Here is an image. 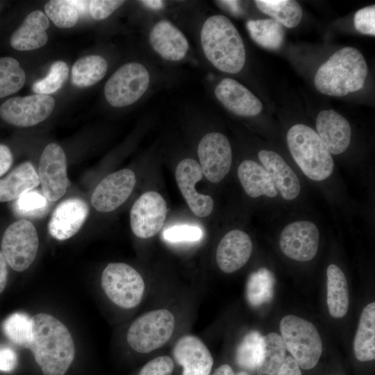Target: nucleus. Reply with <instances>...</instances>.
I'll list each match as a JSON object with an SVG mask.
<instances>
[{"label": "nucleus", "instance_id": "nucleus-1", "mask_svg": "<svg viewBox=\"0 0 375 375\" xmlns=\"http://www.w3.org/2000/svg\"><path fill=\"white\" fill-rule=\"evenodd\" d=\"M29 349L43 375H65L75 356L73 338L60 320L47 313L31 318Z\"/></svg>", "mask_w": 375, "mask_h": 375}, {"label": "nucleus", "instance_id": "nucleus-2", "mask_svg": "<svg viewBox=\"0 0 375 375\" xmlns=\"http://www.w3.org/2000/svg\"><path fill=\"white\" fill-rule=\"evenodd\" d=\"M200 38L205 56L217 69L229 74L241 71L246 60L244 44L229 19L221 15L208 17Z\"/></svg>", "mask_w": 375, "mask_h": 375}, {"label": "nucleus", "instance_id": "nucleus-3", "mask_svg": "<svg viewBox=\"0 0 375 375\" xmlns=\"http://www.w3.org/2000/svg\"><path fill=\"white\" fill-rule=\"evenodd\" d=\"M367 72V65L361 52L346 47L334 53L319 67L315 76V86L324 94L345 96L363 87Z\"/></svg>", "mask_w": 375, "mask_h": 375}, {"label": "nucleus", "instance_id": "nucleus-4", "mask_svg": "<svg viewBox=\"0 0 375 375\" xmlns=\"http://www.w3.org/2000/svg\"><path fill=\"white\" fill-rule=\"evenodd\" d=\"M287 143L293 159L310 179L321 181L331 175L333 159L314 129L303 124L293 125L287 133Z\"/></svg>", "mask_w": 375, "mask_h": 375}, {"label": "nucleus", "instance_id": "nucleus-5", "mask_svg": "<svg viewBox=\"0 0 375 375\" xmlns=\"http://www.w3.org/2000/svg\"><path fill=\"white\" fill-rule=\"evenodd\" d=\"M280 331L285 349L299 367H315L322 352V340L316 327L306 319L289 315L281 319Z\"/></svg>", "mask_w": 375, "mask_h": 375}, {"label": "nucleus", "instance_id": "nucleus-6", "mask_svg": "<svg viewBox=\"0 0 375 375\" xmlns=\"http://www.w3.org/2000/svg\"><path fill=\"white\" fill-rule=\"evenodd\" d=\"M175 328V318L167 309H158L138 317L129 327L126 340L135 351L147 353L164 345Z\"/></svg>", "mask_w": 375, "mask_h": 375}, {"label": "nucleus", "instance_id": "nucleus-7", "mask_svg": "<svg viewBox=\"0 0 375 375\" xmlns=\"http://www.w3.org/2000/svg\"><path fill=\"white\" fill-rule=\"evenodd\" d=\"M101 286L115 304L127 309L140 304L145 290L139 272L123 262H112L106 267L101 274Z\"/></svg>", "mask_w": 375, "mask_h": 375}, {"label": "nucleus", "instance_id": "nucleus-8", "mask_svg": "<svg viewBox=\"0 0 375 375\" xmlns=\"http://www.w3.org/2000/svg\"><path fill=\"white\" fill-rule=\"evenodd\" d=\"M150 83L147 69L139 62H128L119 67L104 86V95L112 106L121 108L137 101Z\"/></svg>", "mask_w": 375, "mask_h": 375}, {"label": "nucleus", "instance_id": "nucleus-9", "mask_svg": "<svg viewBox=\"0 0 375 375\" xmlns=\"http://www.w3.org/2000/svg\"><path fill=\"white\" fill-rule=\"evenodd\" d=\"M38 247L37 230L28 220L23 219L13 222L3 235L1 252L8 265L15 271L24 272L31 266Z\"/></svg>", "mask_w": 375, "mask_h": 375}, {"label": "nucleus", "instance_id": "nucleus-10", "mask_svg": "<svg viewBox=\"0 0 375 375\" xmlns=\"http://www.w3.org/2000/svg\"><path fill=\"white\" fill-rule=\"evenodd\" d=\"M55 106L54 99L48 94H34L15 97L0 106V117L8 124L19 127L36 125L46 119Z\"/></svg>", "mask_w": 375, "mask_h": 375}, {"label": "nucleus", "instance_id": "nucleus-11", "mask_svg": "<svg viewBox=\"0 0 375 375\" xmlns=\"http://www.w3.org/2000/svg\"><path fill=\"white\" fill-rule=\"evenodd\" d=\"M38 174L42 193L47 201H56L65 194L69 183L65 153L60 145L50 143L44 148Z\"/></svg>", "mask_w": 375, "mask_h": 375}, {"label": "nucleus", "instance_id": "nucleus-12", "mask_svg": "<svg viewBox=\"0 0 375 375\" xmlns=\"http://www.w3.org/2000/svg\"><path fill=\"white\" fill-rule=\"evenodd\" d=\"M197 151L205 177L212 183L223 180L232 162L231 147L226 136L218 132L206 134L200 140Z\"/></svg>", "mask_w": 375, "mask_h": 375}, {"label": "nucleus", "instance_id": "nucleus-13", "mask_svg": "<svg viewBox=\"0 0 375 375\" xmlns=\"http://www.w3.org/2000/svg\"><path fill=\"white\" fill-rule=\"evenodd\" d=\"M167 208L164 198L158 192L142 194L133 205L130 212L131 228L140 238H149L163 226Z\"/></svg>", "mask_w": 375, "mask_h": 375}, {"label": "nucleus", "instance_id": "nucleus-14", "mask_svg": "<svg viewBox=\"0 0 375 375\" xmlns=\"http://www.w3.org/2000/svg\"><path fill=\"white\" fill-rule=\"evenodd\" d=\"M319 231L317 225L308 220H299L288 224L281 231L279 246L289 258L307 262L317 254Z\"/></svg>", "mask_w": 375, "mask_h": 375}, {"label": "nucleus", "instance_id": "nucleus-15", "mask_svg": "<svg viewBox=\"0 0 375 375\" xmlns=\"http://www.w3.org/2000/svg\"><path fill=\"white\" fill-rule=\"evenodd\" d=\"M136 178L129 169H122L105 177L95 188L91 197L92 206L99 212H111L131 195Z\"/></svg>", "mask_w": 375, "mask_h": 375}, {"label": "nucleus", "instance_id": "nucleus-16", "mask_svg": "<svg viewBox=\"0 0 375 375\" xmlns=\"http://www.w3.org/2000/svg\"><path fill=\"white\" fill-rule=\"evenodd\" d=\"M175 176L178 188L192 212L200 217L210 215L214 207L212 199L199 194L195 189V184L203 176L198 162L192 158L182 160L176 166Z\"/></svg>", "mask_w": 375, "mask_h": 375}, {"label": "nucleus", "instance_id": "nucleus-17", "mask_svg": "<svg viewBox=\"0 0 375 375\" xmlns=\"http://www.w3.org/2000/svg\"><path fill=\"white\" fill-rule=\"evenodd\" d=\"M89 215L86 202L79 198L67 199L59 203L51 216L48 229L51 235L65 240L81 228Z\"/></svg>", "mask_w": 375, "mask_h": 375}, {"label": "nucleus", "instance_id": "nucleus-18", "mask_svg": "<svg viewBox=\"0 0 375 375\" xmlns=\"http://www.w3.org/2000/svg\"><path fill=\"white\" fill-rule=\"evenodd\" d=\"M175 360L183 367L182 375H209L212 356L203 341L192 335L180 338L173 349Z\"/></svg>", "mask_w": 375, "mask_h": 375}, {"label": "nucleus", "instance_id": "nucleus-19", "mask_svg": "<svg viewBox=\"0 0 375 375\" xmlns=\"http://www.w3.org/2000/svg\"><path fill=\"white\" fill-rule=\"evenodd\" d=\"M253 249L249 235L235 229L228 232L219 242L216 251V261L224 273L236 272L249 260Z\"/></svg>", "mask_w": 375, "mask_h": 375}, {"label": "nucleus", "instance_id": "nucleus-20", "mask_svg": "<svg viewBox=\"0 0 375 375\" xmlns=\"http://www.w3.org/2000/svg\"><path fill=\"white\" fill-rule=\"evenodd\" d=\"M215 94L226 109L239 116H256L262 109L261 101L233 78L222 79L215 88Z\"/></svg>", "mask_w": 375, "mask_h": 375}, {"label": "nucleus", "instance_id": "nucleus-21", "mask_svg": "<svg viewBox=\"0 0 375 375\" xmlns=\"http://www.w3.org/2000/svg\"><path fill=\"white\" fill-rule=\"evenodd\" d=\"M317 133L330 153L344 152L351 142V129L347 119L336 111L324 110L316 119Z\"/></svg>", "mask_w": 375, "mask_h": 375}, {"label": "nucleus", "instance_id": "nucleus-22", "mask_svg": "<svg viewBox=\"0 0 375 375\" xmlns=\"http://www.w3.org/2000/svg\"><path fill=\"white\" fill-rule=\"evenodd\" d=\"M149 41L153 50L169 61L182 60L189 49L188 41L184 34L166 19L154 24L149 34Z\"/></svg>", "mask_w": 375, "mask_h": 375}, {"label": "nucleus", "instance_id": "nucleus-23", "mask_svg": "<svg viewBox=\"0 0 375 375\" xmlns=\"http://www.w3.org/2000/svg\"><path fill=\"white\" fill-rule=\"evenodd\" d=\"M258 156L281 197L287 201L296 199L301 190L300 182L285 160L273 151L263 149Z\"/></svg>", "mask_w": 375, "mask_h": 375}, {"label": "nucleus", "instance_id": "nucleus-24", "mask_svg": "<svg viewBox=\"0 0 375 375\" xmlns=\"http://www.w3.org/2000/svg\"><path fill=\"white\" fill-rule=\"evenodd\" d=\"M49 22L47 15L37 10L29 13L10 39L12 47L18 51H30L45 45Z\"/></svg>", "mask_w": 375, "mask_h": 375}, {"label": "nucleus", "instance_id": "nucleus-25", "mask_svg": "<svg viewBox=\"0 0 375 375\" xmlns=\"http://www.w3.org/2000/svg\"><path fill=\"white\" fill-rule=\"evenodd\" d=\"M39 185V176L33 165L24 162L0 179V202L17 199Z\"/></svg>", "mask_w": 375, "mask_h": 375}, {"label": "nucleus", "instance_id": "nucleus-26", "mask_svg": "<svg viewBox=\"0 0 375 375\" xmlns=\"http://www.w3.org/2000/svg\"><path fill=\"white\" fill-rule=\"evenodd\" d=\"M238 176L246 193L252 198L277 195V190L269 174L263 166L253 160H243L238 168Z\"/></svg>", "mask_w": 375, "mask_h": 375}, {"label": "nucleus", "instance_id": "nucleus-27", "mask_svg": "<svg viewBox=\"0 0 375 375\" xmlns=\"http://www.w3.org/2000/svg\"><path fill=\"white\" fill-rule=\"evenodd\" d=\"M327 306L330 315L342 318L349 309V297L346 276L336 265L327 267Z\"/></svg>", "mask_w": 375, "mask_h": 375}, {"label": "nucleus", "instance_id": "nucleus-28", "mask_svg": "<svg viewBox=\"0 0 375 375\" xmlns=\"http://www.w3.org/2000/svg\"><path fill=\"white\" fill-rule=\"evenodd\" d=\"M356 358L369 361L375 358V303L367 304L362 310L353 341Z\"/></svg>", "mask_w": 375, "mask_h": 375}, {"label": "nucleus", "instance_id": "nucleus-29", "mask_svg": "<svg viewBox=\"0 0 375 375\" xmlns=\"http://www.w3.org/2000/svg\"><path fill=\"white\" fill-rule=\"evenodd\" d=\"M108 63L99 55H89L76 61L72 68V83L79 88L92 86L101 81L106 74Z\"/></svg>", "mask_w": 375, "mask_h": 375}, {"label": "nucleus", "instance_id": "nucleus-30", "mask_svg": "<svg viewBox=\"0 0 375 375\" xmlns=\"http://www.w3.org/2000/svg\"><path fill=\"white\" fill-rule=\"evenodd\" d=\"M286 349L281 335L269 333L262 336V350L256 367L258 375H277L285 359Z\"/></svg>", "mask_w": 375, "mask_h": 375}, {"label": "nucleus", "instance_id": "nucleus-31", "mask_svg": "<svg viewBox=\"0 0 375 375\" xmlns=\"http://www.w3.org/2000/svg\"><path fill=\"white\" fill-rule=\"evenodd\" d=\"M257 8L281 26L296 27L302 18V9L294 0H256Z\"/></svg>", "mask_w": 375, "mask_h": 375}, {"label": "nucleus", "instance_id": "nucleus-32", "mask_svg": "<svg viewBox=\"0 0 375 375\" xmlns=\"http://www.w3.org/2000/svg\"><path fill=\"white\" fill-rule=\"evenodd\" d=\"M247 28L251 39L262 48L277 50L283 43V26L273 19L248 20Z\"/></svg>", "mask_w": 375, "mask_h": 375}, {"label": "nucleus", "instance_id": "nucleus-33", "mask_svg": "<svg viewBox=\"0 0 375 375\" xmlns=\"http://www.w3.org/2000/svg\"><path fill=\"white\" fill-rule=\"evenodd\" d=\"M274 281L264 268L252 273L247 281L246 297L249 304L258 307L269 302L273 297Z\"/></svg>", "mask_w": 375, "mask_h": 375}, {"label": "nucleus", "instance_id": "nucleus-34", "mask_svg": "<svg viewBox=\"0 0 375 375\" xmlns=\"http://www.w3.org/2000/svg\"><path fill=\"white\" fill-rule=\"evenodd\" d=\"M2 329L14 344L29 349L32 339L31 318L24 312H16L3 322Z\"/></svg>", "mask_w": 375, "mask_h": 375}, {"label": "nucleus", "instance_id": "nucleus-35", "mask_svg": "<svg viewBox=\"0 0 375 375\" xmlns=\"http://www.w3.org/2000/svg\"><path fill=\"white\" fill-rule=\"evenodd\" d=\"M26 74L19 62L11 57L0 58V98L11 95L24 85Z\"/></svg>", "mask_w": 375, "mask_h": 375}, {"label": "nucleus", "instance_id": "nucleus-36", "mask_svg": "<svg viewBox=\"0 0 375 375\" xmlns=\"http://www.w3.org/2000/svg\"><path fill=\"white\" fill-rule=\"evenodd\" d=\"M262 350V335L256 331L248 333L238 345L236 353V363L240 367L255 369L260 361Z\"/></svg>", "mask_w": 375, "mask_h": 375}, {"label": "nucleus", "instance_id": "nucleus-37", "mask_svg": "<svg viewBox=\"0 0 375 375\" xmlns=\"http://www.w3.org/2000/svg\"><path fill=\"white\" fill-rule=\"evenodd\" d=\"M44 11L47 17L59 28L73 27L78 20L79 14L74 1H49L44 5Z\"/></svg>", "mask_w": 375, "mask_h": 375}, {"label": "nucleus", "instance_id": "nucleus-38", "mask_svg": "<svg viewBox=\"0 0 375 375\" xmlns=\"http://www.w3.org/2000/svg\"><path fill=\"white\" fill-rule=\"evenodd\" d=\"M69 75L67 64L62 60L52 63L47 75L40 80L35 81L32 90L35 94H48L54 93L60 90Z\"/></svg>", "mask_w": 375, "mask_h": 375}, {"label": "nucleus", "instance_id": "nucleus-39", "mask_svg": "<svg viewBox=\"0 0 375 375\" xmlns=\"http://www.w3.org/2000/svg\"><path fill=\"white\" fill-rule=\"evenodd\" d=\"M47 205V200L43 194L32 190L17 199L15 209L22 216H37L44 212Z\"/></svg>", "mask_w": 375, "mask_h": 375}, {"label": "nucleus", "instance_id": "nucleus-40", "mask_svg": "<svg viewBox=\"0 0 375 375\" xmlns=\"http://www.w3.org/2000/svg\"><path fill=\"white\" fill-rule=\"evenodd\" d=\"M164 238L172 242H196L203 236L202 230L197 226L183 224L167 228L163 233Z\"/></svg>", "mask_w": 375, "mask_h": 375}, {"label": "nucleus", "instance_id": "nucleus-41", "mask_svg": "<svg viewBox=\"0 0 375 375\" xmlns=\"http://www.w3.org/2000/svg\"><path fill=\"white\" fill-rule=\"evenodd\" d=\"M356 29L365 35H375V6L358 10L354 15Z\"/></svg>", "mask_w": 375, "mask_h": 375}, {"label": "nucleus", "instance_id": "nucleus-42", "mask_svg": "<svg viewBox=\"0 0 375 375\" xmlns=\"http://www.w3.org/2000/svg\"><path fill=\"white\" fill-rule=\"evenodd\" d=\"M174 368L172 359L169 356H162L145 364L138 375H172Z\"/></svg>", "mask_w": 375, "mask_h": 375}, {"label": "nucleus", "instance_id": "nucleus-43", "mask_svg": "<svg viewBox=\"0 0 375 375\" xmlns=\"http://www.w3.org/2000/svg\"><path fill=\"white\" fill-rule=\"evenodd\" d=\"M124 1L119 0H92L90 1L88 11L96 20H101L109 17L121 6Z\"/></svg>", "mask_w": 375, "mask_h": 375}, {"label": "nucleus", "instance_id": "nucleus-44", "mask_svg": "<svg viewBox=\"0 0 375 375\" xmlns=\"http://www.w3.org/2000/svg\"><path fill=\"white\" fill-rule=\"evenodd\" d=\"M17 364L16 352L6 346H0V371L10 372Z\"/></svg>", "mask_w": 375, "mask_h": 375}, {"label": "nucleus", "instance_id": "nucleus-45", "mask_svg": "<svg viewBox=\"0 0 375 375\" xmlns=\"http://www.w3.org/2000/svg\"><path fill=\"white\" fill-rule=\"evenodd\" d=\"M12 162L13 156L9 147L0 144V177L8 172Z\"/></svg>", "mask_w": 375, "mask_h": 375}, {"label": "nucleus", "instance_id": "nucleus-46", "mask_svg": "<svg viewBox=\"0 0 375 375\" xmlns=\"http://www.w3.org/2000/svg\"><path fill=\"white\" fill-rule=\"evenodd\" d=\"M277 375H302L300 367L292 356L285 357Z\"/></svg>", "mask_w": 375, "mask_h": 375}, {"label": "nucleus", "instance_id": "nucleus-47", "mask_svg": "<svg viewBox=\"0 0 375 375\" xmlns=\"http://www.w3.org/2000/svg\"><path fill=\"white\" fill-rule=\"evenodd\" d=\"M8 263L0 251V293L5 289L8 281Z\"/></svg>", "mask_w": 375, "mask_h": 375}, {"label": "nucleus", "instance_id": "nucleus-48", "mask_svg": "<svg viewBox=\"0 0 375 375\" xmlns=\"http://www.w3.org/2000/svg\"><path fill=\"white\" fill-rule=\"evenodd\" d=\"M217 2L234 15H239L242 11L241 8L240 7V1H218Z\"/></svg>", "mask_w": 375, "mask_h": 375}, {"label": "nucleus", "instance_id": "nucleus-49", "mask_svg": "<svg viewBox=\"0 0 375 375\" xmlns=\"http://www.w3.org/2000/svg\"><path fill=\"white\" fill-rule=\"evenodd\" d=\"M140 2H141L147 8L153 10H160L164 6L163 1L159 0H144L140 1Z\"/></svg>", "mask_w": 375, "mask_h": 375}, {"label": "nucleus", "instance_id": "nucleus-50", "mask_svg": "<svg viewBox=\"0 0 375 375\" xmlns=\"http://www.w3.org/2000/svg\"><path fill=\"white\" fill-rule=\"evenodd\" d=\"M212 375H235V374L230 365L224 364L216 369Z\"/></svg>", "mask_w": 375, "mask_h": 375}, {"label": "nucleus", "instance_id": "nucleus-51", "mask_svg": "<svg viewBox=\"0 0 375 375\" xmlns=\"http://www.w3.org/2000/svg\"><path fill=\"white\" fill-rule=\"evenodd\" d=\"M236 375H251V374H249V373H247L246 372H240L238 373Z\"/></svg>", "mask_w": 375, "mask_h": 375}]
</instances>
